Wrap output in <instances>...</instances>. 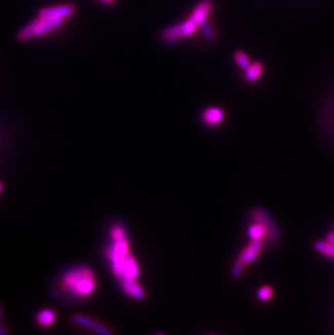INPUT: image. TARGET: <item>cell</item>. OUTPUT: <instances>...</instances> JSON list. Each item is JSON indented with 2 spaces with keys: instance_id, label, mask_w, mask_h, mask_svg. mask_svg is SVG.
Masks as SVG:
<instances>
[{
  "instance_id": "1",
  "label": "cell",
  "mask_w": 334,
  "mask_h": 335,
  "mask_svg": "<svg viewBox=\"0 0 334 335\" xmlns=\"http://www.w3.org/2000/svg\"><path fill=\"white\" fill-rule=\"evenodd\" d=\"M97 284L98 280L95 273L85 266L69 270L61 280L63 291L77 298L89 297L96 291Z\"/></svg>"
},
{
  "instance_id": "2",
  "label": "cell",
  "mask_w": 334,
  "mask_h": 335,
  "mask_svg": "<svg viewBox=\"0 0 334 335\" xmlns=\"http://www.w3.org/2000/svg\"><path fill=\"white\" fill-rule=\"evenodd\" d=\"M253 224L249 226L247 234L251 240H263L269 244H275L280 238L278 226L263 208H255L252 213Z\"/></svg>"
},
{
  "instance_id": "3",
  "label": "cell",
  "mask_w": 334,
  "mask_h": 335,
  "mask_svg": "<svg viewBox=\"0 0 334 335\" xmlns=\"http://www.w3.org/2000/svg\"><path fill=\"white\" fill-rule=\"evenodd\" d=\"M67 20L52 19L38 15L17 33V40L21 42L30 41L37 37H44L55 31L61 30L66 25Z\"/></svg>"
},
{
  "instance_id": "4",
  "label": "cell",
  "mask_w": 334,
  "mask_h": 335,
  "mask_svg": "<svg viewBox=\"0 0 334 335\" xmlns=\"http://www.w3.org/2000/svg\"><path fill=\"white\" fill-rule=\"evenodd\" d=\"M200 26L189 16L187 20L181 23L166 27L161 33V39L166 43H174L181 39L189 38L196 34Z\"/></svg>"
},
{
  "instance_id": "5",
  "label": "cell",
  "mask_w": 334,
  "mask_h": 335,
  "mask_svg": "<svg viewBox=\"0 0 334 335\" xmlns=\"http://www.w3.org/2000/svg\"><path fill=\"white\" fill-rule=\"evenodd\" d=\"M76 7L73 4H61L51 7H46L39 11L38 15L44 17H52V19L67 20L75 14Z\"/></svg>"
},
{
  "instance_id": "6",
  "label": "cell",
  "mask_w": 334,
  "mask_h": 335,
  "mask_svg": "<svg viewBox=\"0 0 334 335\" xmlns=\"http://www.w3.org/2000/svg\"><path fill=\"white\" fill-rule=\"evenodd\" d=\"M265 241L263 240H251L248 245H246L242 251H241L238 260L243 262L244 265H249L254 262L259 254H261L264 249Z\"/></svg>"
},
{
  "instance_id": "7",
  "label": "cell",
  "mask_w": 334,
  "mask_h": 335,
  "mask_svg": "<svg viewBox=\"0 0 334 335\" xmlns=\"http://www.w3.org/2000/svg\"><path fill=\"white\" fill-rule=\"evenodd\" d=\"M72 321L75 324L79 325V327L88 329V330H90L92 332H96V333H99V334L107 335V334H112L113 333L107 327V325L102 324V323L94 320L92 318H90V317L84 316V315L73 316L72 317Z\"/></svg>"
},
{
  "instance_id": "8",
  "label": "cell",
  "mask_w": 334,
  "mask_h": 335,
  "mask_svg": "<svg viewBox=\"0 0 334 335\" xmlns=\"http://www.w3.org/2000/svg\"><path fill=\"white\" fill-rule=\"evenodd\" d=\"M213 9H214V2H213V0H201V2L193 8L190 17L196 21L199 26H201L203 23L208 21L210 15L213 12Z\"/></svg>"
},
{
  "instance_id": "9",
  "label": "cell",
  "mask_w": 334,
  "mask_h": 335,
  "mask_svg": "<svg viewBox=\"0 0 334 335\" xmlns=\"http://www.w3.org/2000/svg\"><path fill=\"white\" fill-rule=\"evenodd\" d=\"M122 287L127 295L135 298V300L142 301L145 298L144 288L139 284L136 280H132V279L122 280Z\"/></svg>"
},
{
  "instance_id": "10",
  "label": "cell",
  "mask_w": 334,
  "mask_h": 335,
  "mask_svg": "<svg viewBox=\"0 0 334 335\" xmlns=\"http://www.w3.org/2000/svg\"><path fill=\"white\" fill-rule=\"evenodd\" d=\"M203 121L208 126H218L225 120V112L217 106L207 107L202 114Z\"/></svg>"
},
{
  "instance_id": "11",
  "label": "cell",
  "mask_w": 334,
  "mask_h": 335,
  "mask_svg": "<svg viewBox=\"0 0 334 335\" xmlns=\"http://www.w3.org/2000/svg\"><path fill=\"white\" fill-rule=\"evenodd\" d=\"M265 73V65L262 62H253L248 66L246 71H244V79L249 84H253L263 76Z\"/></svg>"
},
{
  "instance_id": "12",
  "label": "cell",
  "mask_w": 334,
  "mask_h": 335,
  "mask_svg": "<svg viewBox=\"0 0 334 335\" xmlns=\"http://www.w3.org/2000/svg\"><path fill=\"white\" fill-rule=\"evenodd\" d=\"M55 318H57V314H55L54 310L44 309L38 315H37L36 321L40 325V327L48 328V327H50V325L53 324V322L55 321Z\"/></svg>"
},
{
  "instance_id": "13",
  "label": "cell",
  "mask_w": 334,
  "mask_h": 335,
  "mask_svg": "<svg viewBox=\"0 0 334 335\" xmlns=\"http://www.w3.org/2000/svg\"><path fill=\"white\" fill-rule=\"evenodd\" d=\"M315 249L320 254L329 258H334V242L333 241H317L315 243Z\"/></svg>"
},
{
  "instance_id": "14",
  "label": "cell",
  "mask_w": 334,
  "mask_h": 335,
  "mask_svg": "<svg viewBox=\"0 0 334 335\" xmlns=\"http://www.w3.org/2000/svg\"><path fill=\"white\" fill-rule=\"evenodd\" d=\"M234 60L236 64L242 71H246L248 66L252 64V61H251L248 54L242 50H237L234 53Z\"/></svg>"
},
{
  "instance_id": "15",
  "label": "cell",
  "mask_w": 334,
  "mask_h": 335,
  "mask_svg": "<svg viewBox=\"0 0 334 335\" xmlns=\"http://www.w3.org/2000/svg\"><path fill=\"white\" fill-rule=\"evenodd\" d=\"M274 296V288L269 285H264L258 289L257 297L259 301L262 302H268L270 301Z\"/></svg>"
},
{
  "instance_id": "16",
  "label": "cell",
  "mask_w": 334,
  "mask_h": 335,
  "mask_svg": "<svg viewBox=\"0 0 334 335\" xmlns=\"http://www.w3.org/2000/svg\"><path fill=\"white\" fill-rule=\"evenodd\" d=\"M200 29L202 30L204 37H205L207 40H210V41L215 40L216 33H215L214 27H213V25L210 23V21H206L205 23H203L200 26Z\"/></svg>"
},
{
  "instance_id": "17",
  "label": "cell",
  "mask_w": 334,
  "mask_h": 335,
  "mask_svg": "<svg viewBox=\"0 0 334 335\" xmlns=\"http://www.w3.org/2000/svg\"><path fill=\"white\" fill-rule=\"evenodd\" d=\"M111 237H112L113 241L127 239L125 229L122 227V226H118V225H115L114 227H112V229H111Z\"/></svg>"
},
{
  "instance_id": "18",
  "label": "cell",
  "mask_w": 334,
  "mask_h": 335,
  "mask_svg": "<svg viewBox=\"0 0 334 335\" xmlns=\"http://www.w3.org/2000/svg\"><path fill=\"white\" fill-rule=\"evenodd\" d=\"M245 267H246V265H244L243 262H241L240 260H237V262H236L234 268H233V276L235 278H239L241 275L243 274Z\"/></svg>"
},
{
  "instance_id": "19",
  "label": "cell",
  "mask_w": 334,
  "mask_h": 335,
  "mask_svg": "<svg viewBox=\"0 0 334 335\" xmlns=\"http://www.w3.org/2000/svg\"><path fill=\"white\" fill-rule=\"evenodd\" d=\"M100 2L102 4H105V5H108V6H113L116 4L117 0H100Z\"/></svg>"
},
{
  "instance_id": "20",
  "label": "cell",
  "mask_w": 334,
  "mask_h": 335,
  "mask_svg": "<svg viewBox=\"0 0 334 335\" xmlns=\"http://www.w3.org/2000/svg\"><path fill=\"white\" fill-rule=\"evenodd\" d=\"M6 333H8V331L5 328L0 327V334H6Z\"/></svg>"
},
{
  "instance_id": "21",
  "label": "cell",
  "mask_w": 334,
  "mask_h": 335,
  "mask_svg": "<svg viewBox=\"0 0 334 335\" xmlns=\"http://www.w3.org/2000/svg\"><path fill=\"white\" fill-rule=\"evenodd\" d=\"M328 240H330V241H333V242H334V233H332V234H330V235H329V237H328Z\"/></svg>"
},
{
  "instance_id": "22",
  "label": "cell",
  "mask_w": 334,
  "mask_h": 335,
  "mask_svg": "<svg viewBox=\"0 0 334 335\" xmlns=\"http://www.w3.org/2000/svg\"><path fill=\"white\" fill-rule=\"evenodd\" d=\"M3 315V308H2V306H0V317H2Z\"/></svg>"
},
{
  "instance_id": "23",
  "label": "cell",
  "mask_w": 334,
  "mask_h": 335,
  "mask_svg": "<svg viewBox=\"0 0 334 335\" xmlns=\"http://www.w3.org/2000/svg\"><path fill=\"white\" fill-rule=\"evenodd\" d=\"M2 191H3V185H2V183H0V192Z\"/></svg>"
}]
</instances>
